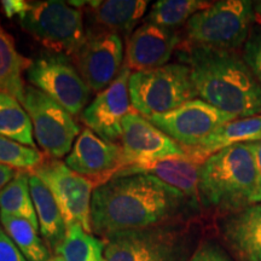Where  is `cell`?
Segmentation results:
<instances>
[{"mask_svg": "<svg viewBox=\"0 0 261 261\" xmlns=\"http://www.w3.org/2000/svg\"><path fill=\"white\" fill-rule=\"evenodd\" d=\"M188 203L195 205L152 175L115 177L93 190L91 227L107 240L116 233L169 223Z\"/></svg>", "mask_w": 261, "mask_h": 261, "instance_id": "1", "label": "cell"}, {"mask_svg": "<svg viewBox=\"0 0 261 261\" xmlns=\"http://www.w3.org/2000/svg\"><path fill=\"white\" fill-rule=\"evenodd\" d=\"M197 97L240 117L261 115V85L238 51L179 45Z\"/></svg>", "mask_w": 261, "mask_h": 261, "instance_id": "2", "label": "cell"}, {"mask_svg": "<svg viewBox=\"0 0 261 261\" xmlns=\"http://www.w3.org/2000/svg\"><path fill=\"white\" fill-rule=\"evenodd\" d=\"M200 202L231 214L261 203V175L248 143L215 152L201 167Z\"/></svg>", "mask_w": 261, "mask_h": 261, "instance_id": "3", "label": "cell"}, {"mask_svg": "<svg viewBox=\"0 0 261 261\" xmlns=\"http://www.w3.org/2000/svg\"><path fill=\"white\" fill-rule=\"evenodd\" d=\"M253 22V2L223 0L213 3L189 19L182 45L238 51L246 44Z\"/></svg>", "mask_w": 261, "mask_h": 261, "instance_id": "4", "label": "cell"}, {"mask_svg": "<svg viewBox=\"0 0 261 261\" xmlns=\"http://www.w3.org/2000/svg\"><path fill=\"white\" fill-rule=\"evenodd\" d=\"M128 90L135 110L146 119L172 112L197 98L190 68L184 63L130 73Z\"/></svg>", "mask_w": 261, "mask_h": 261, "instance_id": "5", "label": "cell"}, {"mask_svg": "<svg viewBox=\"0 0 261 261\" xmlns=\"http://www.w3.org/2000/svg\"><path fill=\"white\" fill-rule=\"evenodd\" d=\"M18 19L22 28L52 54L74 56L86 38L83 11L69 3L28 2Z\"/></svg>", "mask_w": 261, "mask_h": 261, "instance_id": "6", "label": "cell"}, {"mask_svg": "<svg viewBox=\"0 0 261 261\" xmlns=\"http://www.w3.org/2000/svg\"><path fill=\"white\" fill-rule=\"evenodd\" d=\"M106 261H187L189 237L169 223L113 234L106 240Z\"/></svg>", "mask_w": 261, "mask_h": 261, "instance_id": "7", "label": "cell"}, {"mask_svg": "<svg viewBox=\"0 0 261 261\" xmlns=\"http://www.w3.org/2000/svg\"><path fill=\"white\" fill-rule=\"evenodd\" d=\"M22 106L31 117L35 140L51 159L70 152L80 127L73 115L34 86L25 85Z\"/></svg>", "mask_w": 261, "mask_h": 261, "instance_id": "8", "label": "cell"}, {"mask_svg": "<svg viewBox=\"0 0 261 261\" xmlns=\"http://www.w3.org/2000/svg\"><path fill=\"white\" fill-rule=\"evenodd\" d=\"M25 73L35 89L57 102L71 115H79L86 108L91 90L68 56L42 55L32 62Z\"/></svg>", "mask_w": 261, "mask_h": 261, "instance_id": "9", "label": "cell"}, {"mask_svg": "<svg viewBox=\"0 0 261 261\" xmlns=\"http://www.w3.org/2000/svg\"><path fill=\"white\" fill-rule=\"evenodd\" d=\"M32 173L44 181L57 202L65 225L80 224L87 232L91 227V202L93 184L71 171L64 162L57 159H45Z\"/></svg>", "mask_w": 261, "mask_h": 261, "instance_id": "10", "label": "cell"}, {"mask_svg": "<svg viewBox=\"0 0 261 261\" xmlns=\"http://www.w3.org/2000/svg\"><path fill=\"white\" fill-rule=\"evenodd\" d=\"M238 119L201 98L189 100L172 112L148 117L152 125L180 144L182 148L200 145L225 123Z\"/></svg>", "mask_w": 261, "mask_h": 261, "instance_id": "11", "label": "cell"}, {"mask_svg": "<svg viewBox=\"0 0 261 261\" xmlns=\"http://www.w3.org/2000/svg\"><path fill=\"white\" fill-rule=\"evenodd\" d=\"M73 58L91 92H102L119 76L123 68L121 35L89 28L83 45Z\"/></svg>", "mask_w": 261, "mask_h": 261, "instance_id": "12", "label": "cell"}, {"mask_svg": "<svg viewBox=\"0 0 261 261\" xmlns=\"http://www.w3.org/2000/svg\"><path fill=\"white\" fill-rule=\"evenodd\" d=\"M65 165L93 184L94 189L115 178L126 167L122 146L84 128L75 140Z\"/></svg>", "mask_w": 261, "mask_h": 261, "instance_id": "13", "label": "cell"}, {"mask_svg": "<svg viewBox=\"0 0 261 261\" xmlns=\"http://www.w3.org/2000/svg\"><path fill=\"white\" fill-rule=\"evenodd\" d=\"M129 76L130 71L123 67L119 76L106 90L97 93L81 113V121L86 128L108 142L121 139L123 117L136 112L129 97Z\"/></svg>", "mask_w": 261, "mask_h": 261, "instance_id": "14", "label": "cell"}, {"mask_svg": "<svg viewBox=\"0 0 261 261\" xmlns=\"http://www.w3.org/2000/svg\"><path fill=\"white\" fill-rule=\"evenodd\" d=\"M121 146L126 167L185 154L180 144L137 112L123 117Z\"/></svg>", "mask_w": 261, "mask_h": 261, "instance_id": "15", "label": "cell"}, {"mask_svg": "<svg viewBox=\"0 0 261 261\" xmlns=\"http://www.w3.org/2000/svg\"><path fill=\"white\" fill-rule=\"evenodd\" d=\"M179 45L180 37L177 32L146 22L127 39L123 67L130 73L163 67Z\"/></svg>", "mask_w": 261, "mask_h": 261, "instance_id": "16", "label": "cell"}, {"mask_svg": "<svg viewBox=\"0 0 261 261\" xmlns=\"http://www.w3.org/2000/svg\"><path fill=\"white\" fill-rule=\"evenodd\" d=\"M203 162L185 151L182 155L156 160V161L137 163L127 166L116 177L149 174L181 192L195 205L200 202L198 182Z\"/></svg>", "mask_w": 261, "mask_h": 261, "instance_id": "17", "label": "cell"}, {"mask_svg": "<svg viewBox=\"0 0 261 261\" xmlns=\"http://www.w3.org/2000/svg\"><path fill=\"white\" fill-rule=\"evenodd\" d=\"M221 230L238 261H261V203L227 214Z\"/></svg>", "mask_w": 261, "mask_h": 261, "instance_id": "18", "label": "cell"}, {"mask_svg": "<svg viewBox=\"0 0 261 261\" xmlns=\"http://www.w3.org/2000/svg\"><path fill=\"white\" fill-rule=\"evenodd\" d=\"M149 2L145 0H103L85 2L94 29L129 34L144 16Z\"/></svg>", "mask_w": 261, "mask_h": 261, "instance_id": "19", "label": "cell"}, {"mask_svg": "<svg viewBox=\"0 0 261 261\" xmlns=\"http://www.w3.org/2000/svg\"><path fill=\"white\" fill-rule=\"evenodd\" d=\"M261 140V115L252 117H240L225 123L214 133L204 139L200 145L194 148H184L189 154L202 162L215 152L234 144L260 142Z\"/></svg>", "mask_w": 261, "mask_h": 261, "instance_id": "20", "label": "cell"}, {"mask_svg": "<svg viewBox=\"0 0 261 261\" xmlns=\"http://www.w3.org/2000/svg\"><path fill=\"white\" fill-rule=\"evenodd\" d=\"M29 188L40 232L47 242V246L56 252L64 240L67 225L51 191L44 181L32 172H29Z\"/></svg>", "mask_w": 261, "mask_h": 261, "instance_id": "21", "label": "cell"}, {"mask_svg": "<svg viewBox=\"0 0 261 261\" xmlns=\"http://www.w3.org/2000/svg\"><path fill=\"white\" fill-rule=\"evenodd\" d=\"M32 62L19 54L14 39L0 25V92L10 94L22 103L25 89L23 73Z\"/></svg>", "mask_w": 261, "mask_h": 261, "instance_id": "22", "label": "cell"}, {"mask_svg": "<svg viewBox=\"0 0 261 261\" xmlns=\"http://www.w3.org/2000/svg\"><path fill=\"white\" fill-rule=\"evenodd\" d=\"M106 240L94 237L80 224L67 226L63 242L56 253L63 261H106Z\"/></svg>", "mask_w": 261, "mask_h": 261, "instance_id": "23", "label": "cell"}, {"mask_svg": "<svg viewBox=\"0 0 261 261\" xmlns=\"http://www.w3.org/2000/svg\"><path fill=\"white\" fill-rule=\"evenodd\" d=\"M0 213L28 220L39 230V221L29 188V172L18 171L16 177L0 191Z\"/></svg>", "mask_w": 261, "mask_h": 261, "instance_id": "24", "label": "cell"}, {"mask_svg": "<svg viewBox=\"0 0 261 261\" xmlns=\"http://www.w3.org/2000/svg\"><path fill=\"white\" fill-rule=\"evenodd\" d=\"M31 117L16 98L0 92V136L35 148Z\"/></svg>", "mask_w": 261, "mask_h": 261, "instance_id": "25", "label": "cell"}, {"mask_svg": "<svg viewBox=\"0 0 261 261\" xmlns=\"http://www.w3.org/2000/svg\"><path fill=\"white\" fill-rule=\"evenodd\" d=\"M0 221L6 234L28 261L50 260V253L44 241L39 237L38 228L33 226L28 220L0 213Z\"/></svg>", "mask_w": 261, "mask_h": 261, "instance_id": "26", "label": "cell"}, {"mask_svg": "<svg viewBox=\"0 0 261 261\" xmlns=\"http://www.w3.org/2000/svg\"><path fill=\"white\" fill-rule=\"evenodd\" d=\"M212 4V2L204 0H160L152 5L146 16V22L175 31V28L187 24L192 16Z\"/></svg>", "mask_w": 261, "mask_h": 261, "instance_id": "27", "label": "cell"}, {"mask_svg": "<svg viewBox=\"0 0 261 261\" xmlns=\"http://www.w3.org/2000/svg\"><path fill=\"white\" fill-rule=\"evenodd\" d=\"M45 161V156L37 148L23 145L0 136V163L19 171L31 172Z\"/></svg>", "mask_w": 261, "mask_h": 261, "instance_id": "28", "label": "cell"}, {"mask_svg": "<svg viewBox=\"0 0 261 261\" xmlns=\"http://www.w3.org/2000/svg\"><path fill=\"white\" fill-rule=\"evenodd\" d=\"M242 57L257 83L261 85V25H255L243 46Z\"/></svg>", "mask_w": 261, "mask_h": 261, "instance_id": "29", "label": "cell"}, {"mask_svg": "<svg viewBox=\"0 0 261 261\" xmlns=\"http://www.w3.org/2000/svg\"><path fill=\"white\" fill-rule=\"evenodd\" d=\"M188 261H234L226 250L214 242H203Z\"/></svg>", "mask_w": 261, "mask_h": 261, "instance_id": "30", "label": "cell"}, {"mask_svg": "<svg viewBox=\"0 0 261 261\" xmlns=\"http://www.w3.org/2000/svg\"><path fill=\"white\" fill-rule=\"evenodd\" d=\"M0 261H28L4 230H0Z\"/></svg>", "mask_w": 261, "mask_h": 261, "instance_id": "31", "label": "cell"}, {"mask_svg": "<svg viewBox=\"0 0 261 261\" xmlns=\"http://www.w3.org/2000/svg\"><path fill=\"white\" fill-rule=\"evenodd\" d=\"M2 8L4 10L6 17L14 18L17 16L19 18L27 10L28 2H24V0H3Z\"/></svg>", "mask_w": 261, "mask_h": 261, "instance_id": "32", "label": "cell"}, {"mask_svg": "<svg viewBox=\"0 0 261 261\" xmlns=\"http://www.w3.org/2000/svg\"><path fill=\"white\" fill-rule=\"evenodd\" d=\"M16 174H17V171H15V168L0 163V191L16 177Z\"/></svg>", "mask_w": 261, "mask_h": 261, "instance_id": "33", "label": "cell"}, {"mask_svg": "<svg viewBox=\"0 0 261 261\" xmlns=\"http://www.w3.org/2000/svg\"><path fill=\"white\" fill-rule=\"evenodd\" d=\"M249 145V149L252 150L254 160H255L257 171H259L261 175V140L260 142H254V143H248Z\"/></svg>", "mask_w": 261, "mask_h": 261, "instance_id": "34", "label": "cell"}, {"mask_svg": "<svg viewBox=\"0 0 261 261\" xmlns=\"http://www.w3.org/2000/svg\"><path fill=\"white\" fill-rule=\"evenodd\" d=\"M254 22L261 25V2L254 3Z\"/></svg>", "mask_w": 261, "mask_h": 261, "instance_id": "35", "label": "cell"}, {"mask_svg": "<svg viewBox=\"0 0 261 261\" xmlns=\"http://www.w3.org/2000/svg\"><path fill=\"white\" fill-rule=\"evenodd\" d=\"M56 260H57V261H63V259H62V257H60V256H57Z\"/></svg>", "mask_w": 261, "mask_h": 261, "instance_id": "36", "label": "cell"}, {"mask_svg": "<svg viewBox=\"0 0 261 261\" xmlns=\"http://www.w3.org/2000/svg\"><path fill=\"white\" fill-rule=\"evenodd\" d=\"M48 261H57V260H56V257H55V259H50Z\"/></svg>", "mask_w": 261, "mask_h": 261, "instance_id": "37", "label": "cell"}, {"mask_svg": "<svg viewBox=\"0 0 261 261\" xmlns=\"http://www.w3.org/2000/svg\"><path fill=\"white\" fill-rule=\"evenodd\" d=\"M0 230H2V228H0Z\"/></svg>", "mask_w": 261, "mask_h": 261, "instance_id": "38", "label": "cell"}]
</instances>
